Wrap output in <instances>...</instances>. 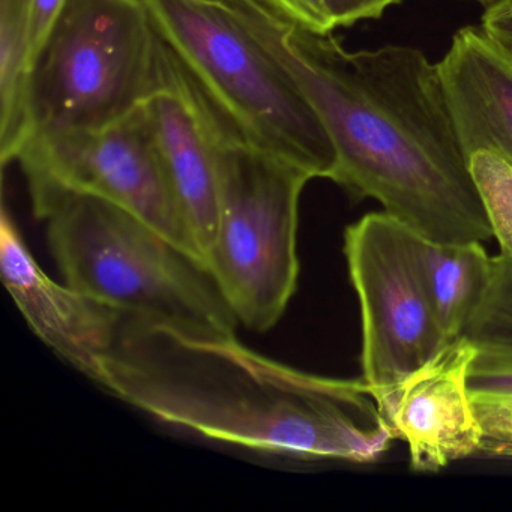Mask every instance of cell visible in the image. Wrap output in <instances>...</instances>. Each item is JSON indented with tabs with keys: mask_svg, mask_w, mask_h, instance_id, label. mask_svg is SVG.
<instances>
[{
	"mask_svg": "<svg viewBox=\"0 0 512 512\" xmlns=\"http://www.w3.org/2000/svg\"><path fill=\"white\" fill-rule=\"evenodd\" d=\"M227 2L322 119L337 152L331 181L434 244L494 238L439 65L409 46L349 52L262 0Z\"/></svg>",
	"mask_w": 512,
	"mask_h": 512,
	"instance_id": "obj_1",
	"label": "cell"
},
{
	"mask_svg": "<svg viewBox=\"0 0 512 512\" xmlns=\"http://www.w3.org/2000/svg\"><path fill=\"white\" fill-rule=\"evenodd\" d=\"M91 380L164 424L263 454L370 464L395 440L364 379L289 367L235 334L122 313Z\"/></svg>",
	"mask_w": 512,
	"mask_h": 512,
	"instance_id": "obj_2",
	"label": "cell"
},
{
	"mask_svg": "<svg viewBox=\"0 0 512 512\" xmlns=\"http://www.w3.org/2000/svg\"><path fill=\"white\" fill-rule=\"evenodd\" d=\"M32 211L74 289L151 322L235 334L238 319L206 263L133 212L80 193L56 194Z\"/></svg>",
	"mask_w": 512,
	"mask_h": 512,
	"instance_id": "obj_3",
	"label": "cell"
},
{
	"mask_svg": "<svg viewBox=\"0 0 512 512\" xmlns=\"http://www.w3.org/2000/svg\"><path fill=\"white\" fill-rule=\"evenodd\" d=\"M194 85L218 173L206 266L238 322L262 334L280 322L298 286L299 202L313 178L248 142Z\"/></svg>",
	"mask_w": 512,
	"mask_h": 512,
	"instance_id": "obj_4",
	"label": "cell"
},
{
	"mask_svg": "<svg viewBox=\"0 0 512 512\" xmlns=\"http://www.w3.org/2000/svg\"><path fill=\"white\" fill-rule=\"evenodd\" d=\"M142 4L170 52L248 142L313 179H332L337 152L322 119L227 0Z\"/></svg>",
	"mask_w": 512,
	"mask_h": 512,
	"instance_id": "obj_5",
	"label": "cell"
},
{
	"mask_svg": "<svg viewBox=\"0 0 512 512\" xmlns=\"http://www.w3.org/2000/svg\"><path fill=\"white\" fill-rule=\"evenodd\" d=\"M163 62L142 0H68L32 67L29 137L122 121L163 88Z\"/></svg>",
	"mask_w": 512,
	"mask_h": 512,
	"instance_id": "obj_6",
	"label": "cell"
},
{
	"mask_svg": "<svg viewBox=\"0 0 512 512\" xmlns=\"http://www.w3.org/2000/svg\"><path fill=\"white\" fill-rule=\"evenodd\" d=\"M14 161L25 175L32 209L61 193L100 197L203 260L164 170L145 104L101 130L32 134Z\"/></svg>",
	"mask_w": 512,
	"mask_h": 512,
	"instance_id": "obj_7",
	"label": "cell"
},
{
	"mask_svg": "<svg viewBox=\"0 0 512 512\" xmlns=\"http://www.w3.org/2000/svg\"><path fill=\"white\" fill-rule=\"evenodd\" d=\"M344 256L362 319V379L377 403L443 346L418 259V236L386 212L347 227Z\"/></svg>",
	"mask_w": 512,
	"mask_h": 512,
	"instance_id": "obj_8",
	"label": "cell"
},
{
	"mask_svg": "<svg viewBox=\"0 0 512 512\" xmlns=\"http://www.w3.org/2000/svg\"><path fill=\"white\" fill-rule=\"evenodd\" d=\"M476 356L478 347L463 335L379 400L395 439L409 446L416 472L436 473L481 452V422L469 389Z\"/></svg>",
	"mask_w": 512,
	"mask_h": 512,
	"instance_id": "obj_9",
	"label": "cell"
},
{
	"mask_svg": "<svg viewBox=\"0 0 512 512\" xmlns=\"http://www.w3.org/2000/svg\"><path fill=\"white\" fill-rule=\"evenodd\" d=\"M0 274L32 332L92 379L112 347L122 311L47 275L7 209L0 220Z\"/></svg>",
	"mask_w": 512,
	"mask_h": 512,
	"instance_id": "obj_10",
	"label": "cell"
},
{
	"mask_svg": "<svg viewBox=\"0 0 512 512\" xmlns=\"http://www.w3.org/2000/svg\"><path fill=\"white\" fill-rule=\"evenodd\" d=\"M163 71L164 86L146 101V115L179 209L205 260L217 224L214 146L200 112L194 80L166 44Z\"/></svg>",
	"mask_w": 512,
	"mask_h": 512,
	"instance_id": "obj_11",
	"label": "cell"
},
{
	"mask_svg": "<svg viewBox=\"0 0 512 512\" xmlns=\"http://www.w3.org/2000/svg\"><path fill=\"white\" fill-rule=\"evenodd\" d=\"M437 65L467 158L493 149L512 160V49L467 26Z\"/></svg>",
	"mask_w": 512,
	"mask_h": 512,
	"instance_id": "obj_12",
	"label": "cell"
},
{
	"mask_svg": "<svg viewBox=\"0 0 512 512\" xmlns=\"http://www.w3.org/2000/svg\"><path fill=\"white\" fill-rule=\"evenodd\" d=\"M418 259L434 317L446 343L463 337L491 277L482 242L434 244L418 236Z\"/></svg>",
	"mask_w": 512,
	"mask_h": 512,
	"instance_id": "obj_13",
	"label": "cell"
},
{
	"mask_svg": "<svg viewBox=\"0 0 512 512\" xmlns=\"http://www.w3.org/2000/svg\"><path fill=\"white\" fill-rule=\"evenodd\" d=\"M32 67L26 0H0V160L4 167L16 160L31 133Z\"/></svg>",
	"mask_w": 512,
	"mask_h": 512,
	"instance_id": "obj_14",
	"label": "cell"
},
{
	"mask_svg": "<svg viewBox=\"0 0 512 512\" xmlns=\"http://www.w3.org/2000/svg\"><path fill=\"white\" fill-rule=\"evenodd\" d=\"M479 352L512 358V260L491 257L487 293L464 331Z\"/></svg>",
	"mask_w": 512,
	"mask_h": 512,
	"instance_id": "obj_15",
	"label": "cell"
},
{
	"mask_svg": "<svg viewBox=\"0 0 512 512\" xmlns=\"http://www.w3.org/2000/svg\"><path fill=\"white\" fill-rule=\"evenodd\" d=\"M470 172L500 247L512 260V160L493 149H479L469 157Z\"/></svg>",
	"mask_w": 512,
	"mask_h": 512,
	"instance_id": "obj_16",
	"label": "cell"
},
{
	"mask_svg": "<svg viewBox=\"0 0 512 512\" xmlns=\"http://www.w3.org/2000/svg\"><path fill=\"white\" fill-rule=\"evenodd\" d=\"M290 22L317 34H332L335 25L323 0H262Z\"/></svg>",
	"mask_w": 512,
	"mask_h": 512,
	"instance_id": "obj_17",
	"label": "cell"
},
{
	"mask_svg": "<svg viewBox=\"0 0 512 512\" xmlns=\"http://www.w3.org/2000/svg\"><path fill=\"white\" fill-rule=\"evenodd\" d=\"M335 28H350L362 20H377L403 0H323Z\"/></svg>",
	"mask_w": 512,
	"mask_h": 512,
	"instance_id": "obj_18",
	"label": "cell"
},
{
	"mask_svg": "<svg viewBox=\"0 0 512 512\" xmlns=\"http://www.w3.org/2000/svg\"><path fill=\"white\" fill-rule=\"evenodd\" d=\"M67 2L68 0H26L29 41L34 62Z\"/></svg>",
	"mask_w": 512,
	"mask_h": 512,
	"instance_id": "obj_19",
	"label": "cell"
},
{
	"mask_svg": "<svg viewBox=\"0 0 512 512\" xmlns=\"http://www.w3.org/2000/svg\"><path fill=\"white\" fill-rule=\"evenodd\" d=\"M482 28L500 43L512 49V0L488 5L482 16Z\"/></svg>",
	"mask_w": 512,
	"mask_h": 512,
	"instance_id": "obj_20",
	"label": "cell"
},
{
	"mask_svg": "<svg viewBox=\"0 0 512 512\" xmlns=\"http://www.w3.org/2000/svg\"><path fill=\"white\" fill-rule=\"evenodd\" d=\"M479 4L491 5L496 4V2H500V0H476Z\"/></svg>",
	"mask_w": 512,
	"mask_h": 512,
	"instance_id": "obj_21",
	"label": "cell"
}]
</instances>
